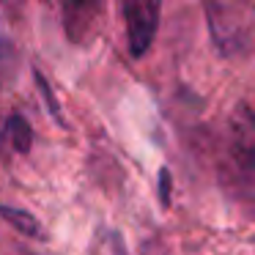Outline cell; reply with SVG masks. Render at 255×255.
I'll list each match as a JSON object with an SVG mask.
<instances>
[{"mask_svg":"<svg viewBox=\"0 0 255 255\" xmlns=\"http://www.w3.org/2000/svg\"><path fill=\"white\" fill-rule=\"evenodd\" d=\"M113 253H116V255H129L127 247L121 244V239H116V242H113Z\"/></svg>","mask_w":255,"mask_h":255,"instance_id":"8","label":"cell"},{"mask_svg":"<svg viewBox=\"0 0 255 255\" xmlns=\"http://www.w3.org/2000/svg\"><path fill=\"white\" fill-rule=\"evenodd\" d=\"M6 132H8L11 145L19 151V154H30V148H33V127H30L28 118L19 116V113H14V116L6 121Z\"/></svg>","mask_w":255,"mask_h":255,"instance_id":"5","label":"cell"},{"mask_svg":"<svg viewBox=\"0 0 255 255\" xmlns=\"http://www.w3.org/2000/svg\"><path fill=\"white\" fill-rule=\"evenodd\" d=\"M228 148L231 159L242 170H255V110L239 102L228 124Z\"/></svg>","mask_w":255,"mask_h":255,"instance_id":"3","label":"cell"},{"mask_svg":"<svg viewBox=\"0 0 255 255\" xmlns=\"http://www.w3.org/2000/svg\"><path fill=\"white\" fill-rule=\"evenodd\" d=\"M206 25L220 55H239L250 41L247 8L228 3H206Z\"/></svg>","mask_w":255,"mask_h":255,"instance_id":"1","label":"cell"},{"mask_svg":"<svg viewBox=\"0 0 255 255\" xmlns=\"http://www.w3.org/2000/svg\"><path fill=\"white\" fill-rule=\"evenodd\" d=\"M124 14V28H127V44L132 58H143L154 44L156 28H159V3H143V0H132L121 6Z\"/></svg>","mask_w":255,"mask_h":255,"instance_id":"2","label":"cell"},{"mask_svg":"<svg viewBox=\"0 0 255 255\" xmlns=\"http://www.w3.org/2000/svg\"><path fill=\"white\" fill-rule=\"evenodd\" d=\"M0 220H6L8 225L14 228L17 233L22 236H30V239H39L41 236V225L30 211L25 209H17V206H8V203H0Z\"/></svg>","mask_w":255,"mask_h":255,"instance_id":"4","label":"cell"},{"mask_svg":"<svg viewBox=\"0 0 255 255\" xmlns=\"http://www.w3.org/2000/svg\"><path fill=\"white\" fill-rule=\"evenodd\" d=\"M159 200H162V206L170 203V173L165 167L159 170Z\"/></svg>","mask_w":255,"mask_h":255,"instance_id":"7","label":"cell"},{"mask_svg":"<svg viewBox=\"0 0 255 255\" xmlns=\"http://www.w3.org/2000/svg\"><path fill=\"white\" fill-rule=\"evenodd\" d=\"M33 80H36V88H39V96L47 102V113H50L52 118H55L58 124L63 127V116H61V105H58V96H55V91H52V85H50V80L44 77V74L39 72V69H33Z\"/></svg>","mask_w":255,"mask_h":255,"instance_id":"6","label":"cell"}]
</instances>
